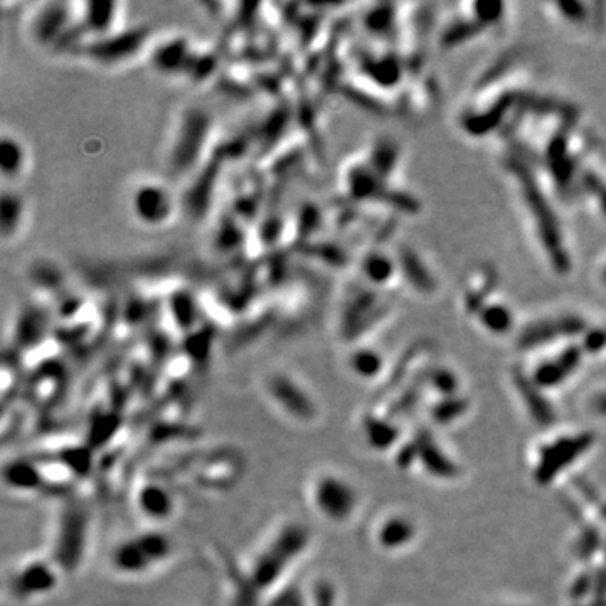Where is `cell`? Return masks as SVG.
Returning a JSON list of instances; mask_svg holds the SVG:
<instances>
[{
    "mask_svg": "<svg viewBox=\"0 0 606 606\" xmlns=\"http://www.w3.org/2000/svg\"><path fill=\"white\" fill-rule=\"evenodd\" d=\"M56 584L53 567L44 563H36L25 566L15 578V591L22 596H36L49 591Z\"/></svg>",
    "mask_w": 606,
    "mask_h": 606,
    "instance_id": "11",
    "label": "cell"
},
{
    "mask_svg": "<svg viewBox=\"0 0 606 606\" xmlns=\"http://www.w3.org/2000/svg\"><path fill=\"white\" fill-rule=\"evenodd\" d=\"M194 62V53L187 39L172 37L152 50V66L159 73L180 74L189 73Z\"/></svg>",
    "mask_w": 606,
    "mask_h": 606,
    "instance_id": "9",
    "label": "cell"
},
{
    "mask_svg": "<svg viewBox=\"0 0 606 606\" xmlns=\"http://www.w3.org/2000/svg\"><path fill=\"white\" fill-rule=\"evenodd\" d=\"M305 544L307 534L302 527L290 525L281 529L256 558L251 576L252 581H256L260 586H269L275 583L288 570L293 559H297L298 554L305 549Z\"/></svg>",
    "mask_w": 606,
    "mask_h": 606,
    "instance_id": "2",
    "label": "cell"
},
{
    "mask_svg": "<svg viewBox=\"0 0 606 606\" xmlns=\"http://www.w3.org/2000/svg\"><path fill=\"white\" fill-rule=\"evenodd\" d=\"M364 271L369 280L376 281V283H382V281H386L387 278L391 276L393 269H391V263L386 256L370 255L364 263Z\"/></svg>",
    "mask_w": 606,
    "mask_h": 606,
    "instance_id": "15",
    "label": "cell"
},
{
    "mask_svg": "<svg viewBox=\"0 0 606 606\" xmlns=\"http://www.w3.org/2000/svg\"><path fill=\"white\" fill-rule=\"evenodd\" d=\"M149 36L150 31L145 27L121 29L101 39H90L81 48V54L96 65H123L145 48Z\"/></svg>",
    "mask_w": 606,
    "mask_h": 606,
    "instance_id": "3",
    "label": "cell"
},
{
    "mask_svg": "<svg viewBox=\"0 0 606 606\" xmlns=\"http://www.w3.org/2000/svg\"><path fill=\"white\" fill-rule=\"evenodd\" d=\"M267 391L276 406L295 419L309 421L314 416V403L309 393L288 374H271L267 382Z\"/></svg>",
    "mask_w": 606,
    "mask_h": 606,
    "instance_id": "7",
    "label": "cell"
},
{
    "mask_svg": "<svg viewBox=\"0 0 606 606\" xmlns=\"http://www.w3.org/2000/svg\"><path fill=\"white\" fill-rule=\"evenodd\" d=\"M132 213L138 222L147 227H160L167 224L174 216L175 202L166 185L145 182L132 192Z\"/></svg>",
    "mask_w": 606,
    "mask_h": 606,
    "instance_id": "5",
    "label": "cell"
},
{
    "mask_svg": "<svg viewBox=\"0 0 606 606\" xmlns=\"http://www.w3.org/2000/svg\"><path fill=\"white\" fill-rule=\"evenodd\" d=\"M314 504L322 516L332 520H342L352 512L356 495L347 483L335 477H320L314 483Z\"/></svg>",
    "mask_w": 606,
    "mask_h": 606,
    "instance_id": "8",
    "label": "cell"
},
{
    "mask_svg": "<svg viewBox=\"0 0 606 606\" xmlns=\"http://www.w3.org/2000/svg\"><path fill=\"white\" fill-rule=\"evenodd\" d=\"M25 204L22 197L15 192L6 191L2 194V201H0V229H2V238L11 239L19 233L20 224L24 221Z\"/></svg>",
    "mask_w": 606,
    "mask_h": 606,
    "instance_id": "13",
    "label": "cell"
},
{
    "mask_svg": "<svg viewBox=\"0 0 606 606\" xmlns=\"http://www.w3.org/2000/svg\"><path fill=\"white\" fill-rule=\"evenodd\" d=\"M379 359L372 352H359L354 357V368L359 370L361 374H370L377 369Z\"/></svg>",
    "mask_w": 606,
    "mask_h": 606,
    "instance_id": "18",
    "label": "cell"
},
{
    "mask_svg": "<svg viewBox=\"0 0 606 606\" xmlns=\"http://www.w3.org/2000/svg\"><path fill=\"white\" fill-rule=\"evenodd\" d=\"M170 554V544L166 536L160 534H145L133 537L116 547L113 554V564L118 571L126 574H140L166 561Z\"/></svg>",
    "mask_w": 606,
    "mask_h": 606,
    "instance_id": "4",
    "label": "cell"
},
{
    "mask_svg": "<svg viewBox=\"0 0 606 606\" xmlns=\"http://www.w3.org/2000/svg\"><path fill=\"white\" fill-rule=\"evenodd\" d=\"M483 320H485L487 327H490L492 330L502 332L509 327L511 315H509V311L505 310L504 307H490V309L483 311Z\"/></svg>",
    "mask_w": 606,
    "mask_h": 606,
    "instance_id": "17",
    "label": "cell"
},
{
    "mask_svg": "<svg viewBox=\"0 0 606 606\" xmlns=\"http://www.w3.org/2000/svg\"><path fill=\"white\" fill-rule=\"evenodd\" d=\"M140 507L147 516L154 519H163L170 513L172 499L162 487L149 485L140 494Z\"/></svg>",
    "mask_w": 606,
    "mask_h": 606,
    "instance_id": "14",
    "label": "cell"
},
{
    "mask_svg": "<svg viewBox=\"0 0 606 606\" xmlns=\"http://www.w3.org/2000/svg\"><path fill=\"white\" fill-rule=\"evenodd\" d=\"M74 4H46L32 19V37L39 44H56L59 39L73 31V24L78 20Z\"/></svg>",
    "mask_w": 606,
    "mask_h": 606,
    "instance_id": "6",
    "label": "cell"
},
{
    "mask_svg": "<svg viewBox=\"0 0 606 606\" xmlns=\"http://www.w3.org/2000/svg\"><path fill=\"white\" fill-rule=\"evenodd\" d=\"M403 263L406 264V268H412V269H408V276H410V280L412 281V285H415L416 288H423V290L431 288L433 280H429L428 273L424 271V267L419 263V261H416L415 255H411V252H403Z\"/></svg>",
    "mask_w": 606,
    "mask_h": 606,
    "instance_id": "16",
    "label": "cell"
},
{
    "mask_svg": "<svg viewBox=\"0 0 606 606\" xmlns=\"http://www.w3.org/2000/svg\"><path fill=\"white\" fill-rule=\"evenodd\" d=\"M27 152L22 142L12 135L4 133L0 140V172L4 179H17L25 170Z\"/></svg>",
    "mask_w": 606,
    "mask_h": 606,
    "instance_id": "12",
    "label": "cell"
},
{
    "mask_svg": "<svg viewBox=\"0 0 606 606\" xmlns=\"http://www.w3.org/2000/svg\"><path fill=\"white\" fill-rule=\"evenodd\" d=\"M213 125V118L201 107H189L182 113L168 154V163L175 174L182 175L199 166L209 145Z\"/></svg>",
    "mask_w": 606,
    "mask_h": 606,
    "instance_id": "1",
    "label": "cell"
},
{
    "mask_svg": "<svg viewBox=\"0 0 606 606\" xmlns=\"http://www.w3.org/2000/svg\"><path fill=\"white\" fill-rule=\"evenodd\" d=\"M116 2H91L79 6L81 14H78V22L81 32L91 36V39H101L116 32L118 8Z\"/></svg>",
    "mask_w": 606,
    "mask_h": 606,
    "instance_id": "10",
    "label": "cell"
}]
</instances>
